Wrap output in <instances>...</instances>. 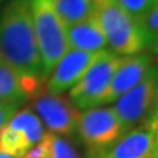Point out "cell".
<instances>
[{"label": "cell", "instance_id": "6da1fadb", "mask_svg": "<svg viewBox=\"0 0 158 158\" xmlns=\"http://www.w3.org/2000/svg\"><path fill=\"white\" fill-rule=\"evenodd\" d=\"M0 62L27 82L45 78L32 27L31 0H9L0 10Z\"/></svg>", "mask_w": 158, "mask_h": 158}, {"label": "cell", "instance_id": "7a4b0ae2", "mask_svg": "<svg viewBox=\"0 0 158 158\" xmlns=\"http://www.w3.org/2000/svg\"><path fill=\"white\" fill-rule=\"evenodd\" d=\"M94 16L104 32L107 47L116 56H135L151 47L141 22L127 15L114 0L95 2Z\"/></svg>", "mask_w": 158, "mask_h": 158}, {"label": "cell", "instance_id": "3957f363", "mask_svg": "<svg viewBox=\"0 0 158 158\" xmlns=\"http://www.w3.org/2000/svg\"><path fill=\"white\" fill-rule=\"evenodd\" d=\"M31 16L43 72L47 78L51 69L69 50L66 28L56 15L50 0H31Z\"/></svg>", "mask_w": 158, "mask_h": 158}, {"label": "cell", "instance_id": "277c9868", "mask_svg": "<svg viewBox=\"0 0 158 158\" xmlns=\"http://www.w3.org/2000/svg\"><path fill=\"white\" fill-rule=\"evenodd\" d=\"M120 60L122 57L116 56L110 50L98 53L84 76L68 92L69 101L78 111H86L100 107V102L107 92Z\"/></svg>", "mask_w": 158, "mask_h": 158}, {"label": "cell", "instance_id": "5b68a950", "mask_svg": "<svg viewBox=\"0 0 158 158\" xmlns=\"http://www.w3.org/2000/svg\"><path fill=\"white\" fill-rule=\"evenodd\" d=\"M76 133L89 149L98 154L101 152V155L126 135L120 120L110 106L81 111Z\"/></svg>", "mask_w": 158, "mask_h": 158}, {"label": "cell", "instance_id": "8992f818", "mask_svg": "<svg viewBox=\"0 0 158 158\" xmlns=\"http://www.w3.org/2000/svg\"><path fill=\"white\" fill-rule=\"evenodd\" d=\"M157 82L158 63L155 62L141 84H138L135 88L127 91L126 94H123L110 106L123 126L124 133L139 127L141 123L145 124L147 116L154 101Z\"/></svg>", "mask_w": 158, "mask_h": 158}, {"label": "cell", "instance_id": "52a82bcc", "mask_svg": "<svg viewBox=\"0 0 158 158\" xmlns=\"http://www.w3.org/2000/svg\"><path fill=\"white\" fill-rule=\"evenodd\" d=\"M32 111L50 133L70 136L76 133L79 113L69 98L41 92L32 97Z\"/></svg>", "mask_w": 158, "mask_h": 158}, {"label": "cell", "instance_id": "ba28073f", "mask_svg": "<svg viewBox=\"0 0 158 158\" xmlns=\"http://www.w3.org/2000/svg\"><path fill=\"white\" fill-rule=\"evenodd\" d=\"M154 63L155 60H154L152 54L147 51L135 54V56L122 57L111 78L107 92L100 102V107L111 106L117 98H120L132 88H135L138 84H141L154 66Z\"/></svg>", "mask_w": 158, "mask_h": 158}, {"label": "cell", "instance_id": "9c48e42d", "mask_svg": "<svg viewBox=\"0 0 158 158\" xmlns=\"http://www.w3.org/2000/svg\"><path fill=\"white\" fill-rule=\"evenodd\" d=\"M97 56L98 53L91 54L78 50H68L47 76L44 92L51 95H64L78 84Z\"/></svg>", "mask_w": 158, "mask_h": 158}, {"label": "cell", "instance_id": "30bf717a", "mask_svg": "<svg viewBox=\"0 0 158 158\" xmlns=\"http://www.w3.org/2000/svg\"><path fill=\"white\" fill-rule=\"evenodd\" d=\"M154 148L155 132L148 126H139L122 136L101 158H151Z\"/></svg>", "mask_w": 158, "mask_h": 158}, {"label": "cell", "instance_id": "8fae6325", "mask_svg": "<svg viewBox=\"0 0 158 158\" xmlns=\"http://www.w3.org/2000/svg\"><path fill=\"white\" fill-rule=\"evenodd\" d=\"M66 40L69 50L97 54L107 50V41L95 16H91L82 22L66 28Z\"/></svg>", "mask_w": 158, "mask_h": 158}, {"label": "cell", "instance_id": "7c38bea8", "mask_svg": "<svg viewBox=\"0 0 158 158\" xmlns=\"http://www.w3.org/2000/svg\"><path fill=\"white\" fill-rule=\"evenodd\" d=\"M40 92V86L27 82L0 62V104H22Z\"/></svg>", "mask_w": 158, "mask_h": 158}, {"label": "cell", "instance_id": "4fadbf2b", "mask_svg": "<svg viewBox=\"0 0 158 158\" xmlns=\"http://www.w3.org/2000/svg\"><path fill=\"white\" fill-rule=\"evenodd\" d=\"M50 3L64 28L82 22L95 13L94 0H50Z\"/></svg>", "mask_w": 158, "mask_h": 158}, {"label": "cell", "instance_id": "5bb4252c", "mask_svg": "<svg viewBox=\"0 0 158 158\" xmlns=\"http://www.w3.org/2000/svg\"><path fill=\"white\" fill-rule=\"evenodd\" d=\"M7 123L10 124L12 127L21 130L23 135L27 136V139L32 147L35 143H38L45 135V129L41 123V120L31 108L18 110Z\"/></svg>", "mask_w": 158, "mask_h": 158}, {"label": "cell", "instance_id": "9a60e30c", "mask_svg": "<svg viewBox=\"0 0 158 158\" xmlns=\"http://www.w3.org/2000/svg\"><path fill=\"white\" fill-rule=\"evenodd\" d=\"M32 145L21 130L12 127L6 123L0 129V152L10 155L13 158H22L29 151Z\"/></svg>", "mask_w": 158, "mask_h": 158}, {"label": "cell", "instance_id": "2e32d148", "mask_svg": "<svg viewBox=\"0 0 158 158\" xmlns=\"http://www.w3.org/2000/svg\"><path fill=\"white\" fill-rule=\"evenodd\" d=\"M44 138L48 145L50 158H79L75 148L72 147V143L68 139H64L63 136L45 132Z\"/></svg>", "mask_w": 158, "mask_h": 158}, {"label": "cell", "instance_id": "e0dca14e", "mask_svg": "<svg viewBox=\"0 0 158 158\" xmlns=\"http://www.w3.org/2000/svg\"><path fill=\"white\" fill-rule=\"evenodd\" d=\"M127 15L141 22L147 13L152 9L157 0H114Z\"/></svg>", "mask_w": 158, "mask_h": 158}, {"label": "cell", "instance_id": "ac0fdd59", "mask_svg": "<svg viewBox=\"0 0 158 158\" xmlns=\"http://www.w3.org/2000/svg\"><path fill=\"white\" fill-rule=\"evenodd\" d=\"M141 25L143 28V31H145L147 37L149 38V43L152 44L154 38L158 37V2L155 3V6L152 9L147 13V16L141 21Z\"/></svg>", "mask_w": 158, "mask_h": 158}, {"label": "cell", "instance_id": "d6986e66", "mask_svg": "<svg viewBox=\"0 0 158 158\" xmlns=\"http://www.w3.org/2000/svg\"><path fill=\"white\" fill-rule=\"evenodd\" d=\"M143 126H148V127L151 130H154V132H155V129L158 127V82H157V88H155V95H154L152 106H151V110H149V113H148Z\"/></svg>", "mask_w": 158, "mask_h": 158}, {"label": "cell", "instance_id": "ffe728a7", "mask_svg": "<svg viewBox=\"0 0 158 158\" xmlns=\"http://www.w3.org/2000/svg\"><path fill=\"white\" fill-rule=\"evenodd\" d=\"M22 158H50L48 154V145L45 138H43L38 143H35L32 148H29V151Z\"/></svg>", "mask_w": 158, "mask_h": 158}, {"label": "cell", "instance_id": "44dd1931", "mask_svg": "<svg viewBox=\"0 0 158 158\" xmlns=\"http://www.w3.org/2000/svg\"><path fill=\"white\" fill-rule=\"evenodd\" d=\"M19 106L21 104H0V129L13 117V114L19 110Z\"/></svg>", "mask_w": 158, "mask_h": 158}, {"label": "cell", "instance_id": "7402d4cb", "mask_svg": "<svg viewBox=\"0 0 158 158\" xmlns=\"http://www.w3.org/2000/svg\"><path fill=\"white\" fill-rule=\"evenodd\" d=\"M151 54H152L154 60L158 63V37L157 38H154L152 44H151Z\"/></svg>", "mask_w": 158, "mask_h": 158}, {"label": "cell", "instance_id": "603a6c76", "mask_svg": "<svg viewBox=\"0 0 158 158\" xmlns=\"http://www.w3.org/2000/svg\"><path fill=\"white\" fill-rule=\"evenodd\" d=\"M154 149H158V132H155V148Z\"/></svg>", "mask_w": 158, "mask_h": 158}, {"label": "cell", "instance_id": "cb8c5ba5", "mask_svg": "<svg viewBox=\"0 0 158 158\" xmlns=\"http://www.w3.org/2000/svg\"><path fill=\"white\" fill-rule=\"evenodd\" d=\"M151 158H158V149H154L152 155H151Z\"/></svg>", "mask_w": 158, "mask_h": 158}, {"label": "cell", "instance_id": "d4e9b609", "mask_svg": "<svg viewBox=\"0 0 158 158\" xmlns=\"http://www.w3.org/2000/svg\"><path fill=\"white\" fill-rule=\"evenodd\" d=\"M0 158H13V157H10V155H6V154H2V152H0Z\"/></svg>", "mask_w": 158, "mask_h": 158}, {"label": "cell", "instance_id": "484cf974", "mask_svg": "<svg viewBox=\"0 0 158 158\" xmlns=\"http://www.w3.org/2000/svg\"><path fill=\"white\" fill-rule=\"evenodd\" d=\"M155 132H158V127H157V129H155Z\"/></svg>", "mask_w": 158, "mask_h": 158}, {"label": "cell", "instance_id": "4316f807", "mask_svg": "<svg viewBox=\"0 0 158 158\" xmlns=\"http://www.w3.org/2000/svg\"><path fill=\"white\" fill-rule=\"evenodd\" d=\"M2 2H3V0H0V3H2Z\"/></svg>", "mask_w": 158, "mask_h": 158}, {"label": "cell", "instance_id": "83f0119b", "mask_svg": "<svg viewBox=\"0 0 158 158\" xmlns=\"http://www.w3.org/2000/svg\"><path fill=\"white\" fill-rule=\"evenodd\" d=\"M94 2H98V0H94Z\"/></svg>", "mask_w": 158, "mask_h": 158}, {"label": "cell", "instance_id": "f1b7e54d", "mask_svg": "<svg viewBox=\"0 0 158 158\" xmlns=\"http://www.w3.org/2000/svg\"><path fill=\"white\" fill-rule=\"evenodd\" d=\"M157 2H158V0H157Z\"/></svg>", "mask_w": 158, "mask_h": 158}]
</instances>
